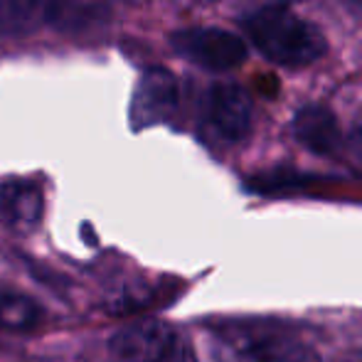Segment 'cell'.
<instances>
[{
    "label": "cell",
    "mask_w": 362,
    "mask_h": 362,
    "mask_svg": "<svg viewBox=\"0 0 362 362\" xmlns=\"http://www.w3.org/2000/svg\"><path fill=\"white\" fill-rule=\"evenodd\" d=\"M210 358L212 362H323L303 333L269 323L219 328L210 340Z\"/></svg>",
    "instance_id": "cell-1"
},
{
    "label": "cell",
    "mask_w": 362,
    "mask_h": 362,
    "mask_svg": "<svg viewBox=\"0 0 362 362\" xmlns=\"http://www.w3.org/2000/svg\"><path fill=\"white\" fill-rule=\"evenodd\" d=\"M242 25L259 52L281 67H305L325 52L323 33L286 5H267Z\"/></svg>",
    "instance_id": "cell-2"
},
{
    "label": "cell",
    "mask_w": 362,
    "mask_h": 362,
    "mask_svg": "<svg viewBox=\"0 0 362 362\" xmlns=\"http://www.w3.org/2000/svg\"><path fill=\"white\" fill-rule=\"evenodd\" d=\"M111 362H197L185 335L163 320H139L111 338Z\"/></svg>",
    "instance_id": "cell-3"
},
{
    "label": "cell",
    "mask_w": 362,
    "mask_h": 362,
    "mask_svg": "<svg viewBox=\"0 0 362 362\" xmlns=\"http://www.w3.org/2000/svg\"><path fill=\"white\" fill-rule=\"evenodd\" d=\"M170 45L180 57L197 67L224 72L247 59V42L219 28H187L170 37Z\"/></svg>",
    "instance_id": "cell-4"
},
{
    "label": "cell",
    "mask_w": 362,
    "mask_h": 362,
    "mask_svg": "<svg viewBox=\"0 0 362 362\" xmlns=\"http://www.w3.org/2000/svg\"><path fill=\"white\" fill-rule=\"evenodd\" d=\"M207 121L224 141H242L252 131V96L237 84H217L207 96Z\"/></svg>",
    "instance_id": "cell-5"
},
{
    "label": "cell",
    "mask_w": 362,
    "mask_h": 362,
    "mask_svg": "<svg viewBox=\"0 0 362 362\" xmlns=\"http://www.w3.org/2000/svg\"><path fill=\"white\" fill-rule=\"evenodd\" d=\"M175 109V76L165 72V69H148L134 91V104H131V121H134V126L136 129H144V126L160 124V121L170 119Z\"/></svg>",
    "instance_id": "cell-6"
},
{
    "label": "cell",
    "mask_w": 362,
    "mask_h": 362,
    "mask_svg": "<svg viewBox=\"0 0 362 362\" xmlns=\"http://www.w3.org/2000/svg\"><path fill=\"white\" fill-rule=\"evenodd\" d=\"M45 197L40 185L30 180H8L0 185V222L10 232L28 234L40 227Z\"/></svg>",
    "instance_id": "cell-7"
},
{
    "label": "cell",
    "mask_w": 362,
    "mask_h": 362,
    "mask_svg": "<svg viewBox=\"0 0 362 362\" xmlns=\"http://www.w3.org/2000/svg\"><path fill=\"white\" fill-rule=\"evenodd\" d=\"M296 139L308 146L315 153H330L340 144V129L335 124V116L325 106H305L296 114L293 121Z\"/></svg>",
    "instance_id": "cell-8"
},
{
    "label": "cell",
    "mask_w": 362,
    "mask_h": 362,
    "mask_svg": "<svg viewBox=\"0 0 362 362\" xmlns=\"http://www.w3.org/2000/svg\"><path fill=\"white\" fill-rule=\"evenodd\" d=\"M54 0H0V35H28L37 28Z\"/></svg>",
    "instance_id": "cell-9"
},
{
    "label": "cell",
    "mask_w": 362,
    "mask_h": 362,
    "mask_svg": "<svg viewBox=\"0 0 362 362\" xmlns=\"http://www.w3.org/2000/svg\"><path fill=\"white\" fill-rule=\"evenodd\" d=\"M40 323V305L18 293H0V335L28 333Z\"/></svg>",
    "instance_id": "cell-10"
},
{
    "label": "cell",
    "mask_w": 362,
    "mask_h": 362,
    "mask_svg": "<svg viewBox=\"0 0 362 362\" xmlns=\"http://www.w3.org/2000/svg\"><path fill=\"white\" fill-rule=\"evenodd\" d=\"M353 146L358 151V156H362V114L358 116V124L353 129Z\"/></svg>",
    "instance_id": "cell-11"
},
{
    "label": "cell",
    "mask_w": 362,
    "mask_h": 362,
    "mask_svg": "<svg viewBox=\"0 0 362 362\" xmlns=\"http://www.w3.org/2000/svg\"><path fill=\"white\" fill-rule=\"evenodd\" d=\"M343 3H345V8L355 15V18L362 20V0H343Z\"/></svg>",
    "instance_id": "cell-12"
},
{
    "label": "cell",
    "mask_w": 362,
    "mask_h": 362,
    "mask_svg": "<svg viewBox=\"0 0 362 362\" xmlns=\"http://www.w3.org/2000/svg\"><path fill=\"white\" fill-rule=\"evenodd\" d=\"M335 362H362V350H360V353L343 355V358H340V360H335Z\"/></svg>",
    "instance_id": "cell-13"
}]
</instances>
